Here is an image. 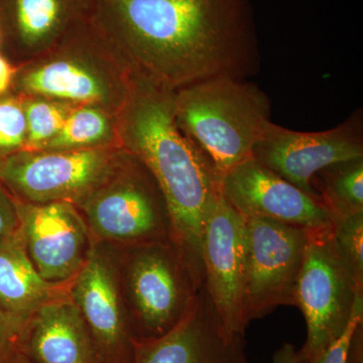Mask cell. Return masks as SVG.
I'll return each mask as SVG.
<instances>
[{
  "label": "cell",
  "mask_w": 363,
  "mask_h": 363,
  "mask_svg": "<svg viewBox=\"0 0 363 363\" xmlns=\"http://www.w3.org/2000/svg\"><path fill=\"white\" fill-rule=\"evenodd\" d=\"M92 21L136 72L172 90L259 72L252 0H96Z\"/></svg>",
  "instance_id": "cell-1"
},
{
  "label": "cell",
  "mask_w": 363,
  "mask_h": 363,
  "mask_svg": "<svg viewBox=\"0 0 363 363\" xmlns=\"http://www.w3.org/2000/svg\"><path fill=\"white\" fill-rule=\"evenodd\" d=\"M174 91L135 70L130 97L118 112L119 136L121 149L156 179L168 206L172 241L199 291L205 220L220 192V179L177 124Z\"/></svg>",
  "instance_id": "cell-2"
},
{
  "label": "cell",
  "mask_w": 363,
  "mask_h": 363,
  "mask_svg": "<svg viewBox=\"0 0 363 363\" xmlns=\"http://www.w3.org/2000/svg\"><path fill=\"white\" fill-rule=\"evenodd\" d=\"M135 69L92 18L38 58L18 66L13 93L118 113L130 97Z\"/></svg>",
  "instance_id": "cell-3"
},
{
  "label": "cell",
  "mask_w": 363,
  "mask_h": 363,
  "mask_svg": "<svg viewBox=\"0 0 363 363\" xmlns=\"http://www.w3.org/2000/svg\"><path fill=\"white\" fill-rule=\"evenodd\" d=\"M177 124L219 179L252 157L271 121V99L248 80L216 78L174 91Z\"/></svg>",
  "instance_id": "cell-4"
},
{
  "label": "cell",
  "mask_w": 363,
  "mask_h": 363,
  "mask_svg": "<svg viewBox=\"0 0 363 363\" xmlns=\"http://www.w3.org/2000/svg\"><path fill=\"white\" fill-rule=\"evenodd\" d=\"M77 208L92 240L121 247L173 242L168 206L156 179L125 150Z\"/></svg>",
  "instance_id": "cell-5"
},
{
  "label": "cell",
  "mask_w": 363,
  "mask_h": 363,
  "mask_svg": "<svg viewBox=\"0 0 363 363\" xmlns=\"http://www.w3.org/2000/svg\"><path fill=\"white\" fill-rule=\"evenodd\" d=\"M121 284L135 340L161 337L185 316L198 290L173 242L118 247Z\"/></svg>",
  "instance_id": "cell-6"
},
{
  "label": "cell",
  "mask_w": 363,
  "mask_h": 363,
  "mask_svg": "<svg viewBox=\"0 0 363 363\" xmlns=\"http://www.w3.org/2000/svg\"><path fill=\"white\" fill-rule=\"evenodd\" d=\"M363 288L355 281L334 238L332 224L308 229L304 259L295 290V307L304 315L307 339L300 363H317L350 324Z\"/></svg>",
  "instance_id": "cell-7"
},
{
  "label": "cell",
  "mask_w": 363,
  "mask_h": 363,
  "mask_svg": "<svg viewBox=\"0 0 363 363\" xmlns=\"http://www.w3.org/2000/svg\"><path fill=\"white\" fill-rule=\"evenodd\" d=\"M123 149L23 150L0 164V184L14 199L78 206L109 175Z\"/></svg>",
  "instance_id": "cell-8"
},
{
  "label": "cell",
  "mask_w": 363,
  "mask_h": 363,
  "mask_svg": "<svg viewBox=\"0 0 363 363\" xmlns=\"http://www.w3.org/2000/svg\"><path fill=\"white\" fill-rule=\"evenodd\" d=\"M101 363H133V330L121 284L119 250L93 240L84 266L68 286Z\"/></svg>",
  "instance_id": "cell-9"
},
{
  "label": "cell",
  "mask_w": 363,
  "mask_h": 363,
  "mask_svg": "<svg viewBox=\"0 0 363 363\" xmlns=\"http://www.w3.org/2000/svg\"><path fill=\"white\" fill-rule=\"evenodd\" d=\"M245 317L250 325L279 306H295L308 229L267 219L248 218L245 219Z\"/></svg>",
  "instance_id": "cell-10"
},
{
  "label": "cell",
  "mask_w": 363,
  "mask_h": 363,
  "mask_svg": "<svg viewBox=\"0 0 363 363\" xmlns=\"http://www.w3.org/2000/svg\"><path fill=\"white\" fill-rule=\"evenodd\" d=\"M252 157L318 197L311 185L315 174L332 164L363 157L362 111L353 112L336 128L318 133L291 130L271 121L253 147Z\"/></svg>",
  "instance_id": "cell-11"
},
{
  "label": "cell",
  "mask_w": 363,
  "mask_h": 363,
  "mask_svg": "<svg viewBox=\"0 0 363 363\" xmlns=\"http://www.w3.org/2000/svg\"><path fill=\"white\" fill-rule=\"evenodd\" d=\"M202 257L203 286L221 321L229 331L245 335V219L226 201L221 190L205 220Z\"/></svg>",
  "instance_id": "cell-12"
},
{
  "label": "cell",
  "mask_w": 363,
  "mask_h": 363,
  "mask_svg": "<svg viewBox=\"0 0 363 363\" xmlns=\"http://www.w3.org/2000/svg\"><path fill=\"white\" fill-rule=\"evenodd\" d=\"M14 201L18 233L33 267L49 283L69 285L84 266L93 241L80 210L67 202Z\"/></svg>",
  "instance_id": "cell-13"
},
{
  "label": "cell",
  "mask_w": 363,
  "mask_h": 363,
  "mask_svg": "<svg viewBox=\"0 0 363 363\" xmlns=\"http://www.w3.org/2000/svg\"><path fill=\"white\" fill-rule=\"evenodd\" d=\"M245 335L229 331L203 286L161 337L133 341V363H250Z\"/></svg>",
  "instance_id": "cell-14"
},
{
  "label": "cell",
  "mask_w": 363,
  "mask_h": 363,
  "mask_svg": "<svg viewBox=\"0 0 363 363\" xmlns=\"http://www.w3.org/2000/svg\"><path fill=\"white\" fill-rule=\"evenodd\" d=\"M220 190L245 219H267L305 229L331 225L319 198L296 187L252 157L222 177Z\"/></svg>",
  "instance_id": "cell-15"
},
{
  "label": "cell",
  "mask_w": 363,
  "mask_h": 363,
  "mask_svg": "<svg viewBox=\"0 0 363 363\" xmlns=\"http://www.w3.org/2000/svg\"><path fill=\"white\" fill-rule=\"evenodd\" d=\"M96 0H0V52L21 66L49 51L94 13Z\"/></svg>",
  "instance_id": "cell-16"
},
{
  "label": "cell",
  "mask_w": 363,
  "mask_h": 363,
  "mask_svg": "<svg viewBox=\"0 0 363 363\" xmlns=\"http://www.w3.org/2000/svg\"><path fill=\"white\" fill-rule=\"evenodd\" d=\"M21 350L33 363H101L69 294L47 303L28 320Z\"/></svg>",
  "instance_id": "cell-17"
},
{
  "label": "cell",
  "mask_w": 363,
  "mask_h": 363,
  "mask_svg": "<svg viewBox=\"0 0 363 363\" xmlns=\"http://www.w3.org/2000/svg\"><path fill=\"white\" fill-rule=\"evenodd\" d=\"M68 286L40 276L28 257L20 233L0 240V309L26 327L40 307L64 297Z\"/></svg>",
  "instance_id": "cell-18"
},
{
  "label": "cell",
  "mask_w": 363,
  "mask_h": 363,
  "mask_svg": "<svg viewBox=\"0 0 363 363\" xmlns=\"http://www.w3.org/2000/svg\"><path fill=\"white\" fill-rule=\"evenodd\" d=\"M121 147L118 113L96 105L74 107L61 131L39 150Z\"/></svg>",
  "instance_id": "cell-19"
},
{
  "label": "cell",
  "mask_w": 363,
  "mask_h": 363,
  "mask_svg": "<svg viewBox=\"0 0 363 363\" xmlns=\"http://www.w3.org/2000/svg\"><path fill=\"white\" fill-rule=\"evenodd\" d=\"M311 185L330 220L363 213V157L322 169L313 177Z\"/></svg>",
  "instance_id": "cell-20"
},
{
  "label": "cell",
  "mask_w": 363,
  "mask_h": 363,
  "mask_svg": "<svg viewBox=\"0 0 363 363\" xmlns=\"http://www.w3.org/2000/svg\"><path fill=\"white\" fill-rule=\"evenodd\" d=\"M21 98L26 123L25 150H42L61 131L75 106L49 98Z\"/></svg>",
  "instance_id": "cell-21"
},
{
  "label": "cell",
  "mask_w": 363,
  "mask_h": 363,
  "mask_svg": "<svg viewBox=\"0 0 363 363\" xmlns=\"http://www.w3.org/2000/svg\"><path fill=\"white\" fill-rule=\"evenodd\" d=\"M26 143L23 98L11 92L0 97V164L25 150Z\"/></svg>",
  "instance_id": "cell-22"
},
{
  "label": "cell",
  "mask_w": 363,
  "mask_h": 363,
  "mask_svg": "<svg viewBox=\"0 0 363 363\" xmlns=\"http://www.w3.org/2000/svg\"><path fill=\"white\" fill-rule=\"evenodd\" d=\"M331 224L339 250L363 288V213L336 217L331 219Z\"/></svg>",
  "instance_id": "cell-23"
},
{
  "label": "cell",
  "mask_w": 363,
  "mask_h": 363,
  "mask_svg": "<svg viewBox=\"0 0 363 363\" xmlns=\"http://www.w3.org/2000/svg\"><path fill=\"white\" fill-rule=\"evenodd\" d=\"M363 320V295H358L353 307L350 324L346 327L342 335L329 346L317 363H346L348 350L353 332L357 324Z\"/></svg>",
  "instance_id": "cell-24"
},
{
  "label": "cell",
  "mask_w": 363,
  "mask_h": 363,
  "mask_svg": "<svg viewBox=\"0 0 363 363\" xmlns=\"http://www.w3.org/2000/svg\"><path fill=\"white\" fill-rule=\"evenodd\" d=\"M25 326L0 309V363H13L21 350Z\"/></svg>",
  "instance_id": "cell-25"
},
{
  "label": "cell",
  "mask_w": 363,
  "mask_h": 363,
  "mask_svg": "<svg viewBox=\"0 0 363 363\" xmlns=\"http://www.w3.org/2000/svg\"><path fill=\"white\" fill-rule=\"evenodd\" d=\"M18 210L13 196L0 184V240L18 233Z\"/></svg>",
  "instance_id": "cell-26"
},
{
  "label": "cell",
  "mask_w": 363,
  "mask_h": 363,
  "mask_svg": "<svg viewBox=\"0 0 363 363\" xmlns=\"http://www.w3.org/2000/svg\"><path fill=\"white\" fill-rule=\"evenodd\" d=\"M16 71L18 66L0 52V97L13 92Z\"/></svg>",
  "instance_id": "cell-27"
},
{
  "label": "cell",
  "mask_w": 363,
  "mask_h": 363,
  "mask_svg": "<svg viewBox=\"0 0 363 363\" xmlns=\"http://www.w3.org/2000/svg\"><path fill=\"white\" fill-rule=\"evenodd\" d=\"M346 363H363V320L353 332Z\"/></svg>",
  "instance_id": "cell-28"
},
{
  "label": "cell",
  "mask_w": 363,
  "mask_h": 363,
  "mask_svg": "<svg viewBox=\"0 0 363 363\" xmlns=\"http://www.w3.org/2000/svg\"><path fill=\"white\" fill-rule=\"evenodd\" d=\"M272 363H300L298 350L291 343H284L272 357Z\"/></svg>",
  "instance_id": "cell-29"
},
{
  "label": "cell",
  "mask_w": 363,
  "mask_h": 363,
  "mask_svg": "<svg viewBox=\"0 0 363 363\" xmlns=\"http://www.w3.org/2000/svg\"><path fill=\"white\" fill-rule=\"evenodd\" d=\"M13 363H33L30 362V359H28V357H26L25 353L23 352V351L20 350L18 352V354L16 355V357H14Z\"/></svg>",
  "instance_id": "cell-30"
}]
</instances>
